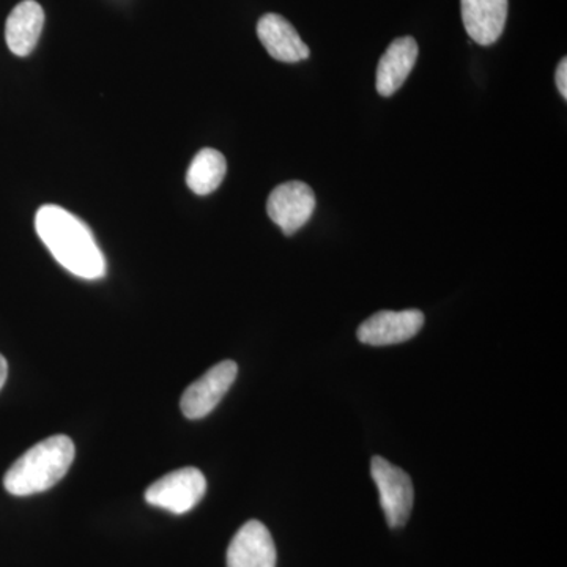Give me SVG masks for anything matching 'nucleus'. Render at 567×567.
Returning <instances> with one entry per match:
<instances>
[{
    "mask_svg": "<svg viewBox=\"0 0 567 567\" xmlns=\"http://www.w3.org/2000/svg\"><path fill=\"white\" fill-rule=\"evenodd\" d=\"M40 240L70 274L82 279L106 275V260L92 230L73 213L59 205H43L35 216Z\"/></svg>",
    "mask_w": 567,
    "mask_h": 567,
    "instance_id": "obj_1",
    "label": "nucleus"
},
{
    "mask_svg": "<svg viewBox=\"0 0 567 567\" xmlns=\"http://www.w3.org/2000/svg\"><path fill=\"white\" fill-rule=\"evenodd\" d=\"M74 443L70 436L54 435L37 443L3 477V487L14 496H29L50 491L69 473L74 461Z\"/></svg>",
    "mask_w": 567,
    "mask_h": 567,
    "instance_id": "obj_2",
    "label": "nucleus"
},
{
    "mask_svg": "<svg viewBox=\"0 0 567 567\" xmlns=\"http://www.w3.org/2000/svg\"><path fill=\"white\" fill-rule=\"evenodd\" d=\"M207 492V480L194 466L175 470L155 481L145 492V502L173 514H186L196 507Z\"/></svg>",
    "mask_w": 567,
    "mask_h": 567,
    "instance_id": "obj_3",
    "label": "nucleus"
},
{
    "mask_svg": "<svg viewBox=\"0 0 567 567\" xmlns=\"http://www.w3.org/2000/svg\"><path fill=\"white\" fill-rule=\"evenodd\" d=\"M371 475L379 488L380 503L391 528L404 527L413 509V484L404 470L375 456L371 461Z\"/></svg>",
    "mask_w": 567,
    "mask_h": 567,
    "instance_id": "obj_4",
    "label": "nucleus"
},
{
    "mask_svg": "<svg viewBox=\"0 0 567 567\" xmlns=\"http://www.w3.org/2000/svg\"><path fill=\"white\" fill-rule=\"evenodd\" d=\"M316 204L311 186L303 182H287L271 192L267 213L284 234L293 235L311 219Z\"/></svg>",
    "mask_w": 567,
    "mask_h": 567,
    "instance_id": "obj_5",
    "label": "nucleus"
},
{
    "mask_svg": "<svg viewBox=\"0 0 567 567\" xmlns=\"http://www.w3.org/2000/svg\"><path fill=\"white\" fill-rule=\"evenodd\" d=\"M237 374L238 365L234 361L227 360L213 365L207 374L186 388L181 401L183 415L188 420H200L210 415L234 385Z\"/></svg>",
    "mask_w": 567,
    "mask_h": 567,
    "instance_id": "obj_6",
    "label": "nucleus"
},
{
    "mask_svg": "<svg viewBox=\"0 0 567 567\" xmlns=\"http://www.w3.org/2000/svg\"><path fill=\"white\" fill-rule=\"evenodd\" d=\"M423 324L424 315L417 309L380 311L360 324L358 339L374 347L402 344L415 338Z\"/></svg>",
    "mask_w": 567,
    "mask_h": 567,
    "instance_id": "obj_7",
    "label": "nucleus"
},
{
    "mask_svg": "<svg viewBox=\"0 0 567 567\" xmlns=\"http://www.w3.org/2000/svg\"><path fill=\"white\" fill-rule=\"evenodd\" d=\"M227 567H276L274 537L262 522L249 520L227 548Z\"/></svg>",
    "mask_w": 567,
    "mask_h": 567,
    "instance_id": "obj_8",
    "label": "nucleus"
},
{
    "mask_svg": "<svg viewBox=\"0 0 567 567\" xmlns=\"http://www.w3.org/2000/svg\"><path fill=\"white\" fill-rule=\"evenodd\" d=\"M257 37L276 61L297 63L306 61L311 55L308 44L298 35L297 29L281 14H264L257 22Z\"/></svg>",
    "mask_w": 567,
    "mask_h": 567,
    "instance_id": "obj_9",
    "label": "nucleus"
},
{
    "mask_svg": "<svg viewBox=\"0 0 567 567\" xmlns=\"http://www.w3.org/2000/svg\"><path fill=\"white\" fill-rule=\"evenodd\" d=\"M507 0H461L462 21L470 39L491 47L505 31Z\"/></svg>",
    "mask_w": 567,
    "mask_h": 567,
    "instance_id": "obj_10",
    "label": "nucleus"
},
{
    "mask_svg": "<svg viewBox=\"0 0 567 567\" xmlns=\"http://www.w3.org/2000/svg\"><path fill=\"white\" fill-rule=\"evenodd\" d=\"M417 52L420 48L413 37H401L388 47L377 66L375 85L380 95L390 99L404 85L415 66Z\"/></svg>",
    "mask_w": 567,
    "mask_h": 567,
    "instance_id": "obj_11",
    "label": "nucleus"
},
{
    "mask_svg": "<svg viewBox=\"0 0 567 567\" xmlns=\"http://www.w3.org/2000/svg\"><path fill=\"white\" fill-rule=\"evenodd\" d=\"M44 25V11L35 0H22L11 10L6 24L9 50L18 58H25L35 50Z\"/></svg>",
    "mask_w": 567,
    "mask_h": 567,
    "instance_id": "obj_12",
    "label": "nucleus"
},
{
    "mask_svg": "<svg viewBox=\"0 0 567 567\" xmlns=\"http://www.w3.org/2000/svg\"><path fill=\"white\" fill-rule=\"evenodd\" d=\"M226 173L227 163L223 153L215 148H203L189 164L186 183L197 196H207L219 188Z\"/></svg>",
    "mask_w": 567,
    "mask_h": 567,
    "instance_id": "obj_13",
    "label": "nucleus"
},
{
    "mask_svg": "<svg viewBox=\"0 0 567 567\" xmlns=\"http://www.w3.org/2000/svg\"><path fill=\"white\" fill-rule=\"evenodd\" d=\"M555 80H557V87L559 93H561L563 99H567V61L566 58L563 59L561 62L558 63L557 69V76H555Z\"/></svg>",
    "mask_w": 567,
    "mask_h": 567,
    "instance_id": "obj_14",
    "label": "nucleus"
},
{
    "mask_svg": "<svg viewBox=\"0 0 567 567\" xmlns=\"http://www.w3.org/2000/svg\"><path fill=\"white\" fill-rule=\"evenodd\" d=\"M7 375H9V364H7L6 358L0 354V390L6 385Z\"/></svg>",
    "mask_w": 567,
    "mask_h": 567,
    "instance_id": "obj_15",
    "label": "nucleus"
}]
</instances>
